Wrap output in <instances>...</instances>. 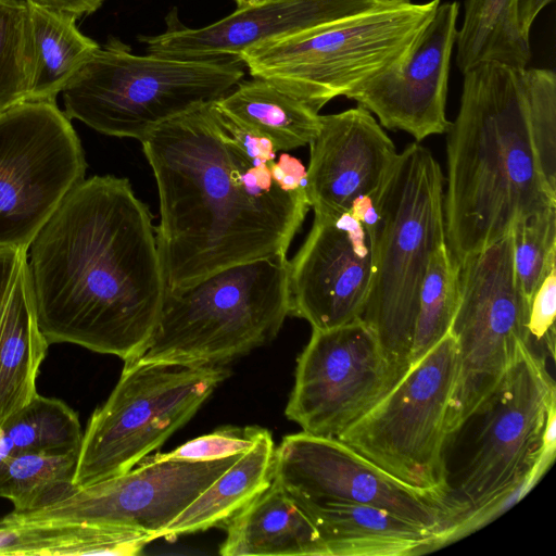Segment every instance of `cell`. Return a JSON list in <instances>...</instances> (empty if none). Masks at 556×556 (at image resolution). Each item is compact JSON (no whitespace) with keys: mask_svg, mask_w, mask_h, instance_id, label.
Segmentation results:
<instances>
[{"mask_svg":"<svg viewBox=\"0 0 556 556\" xmlns=\"http://www.w3.org/2000/svg\"><path fill=\"white\" fill-rule=\"evenodd\" d=\"M27 252L33 300L48 342L135 357L152 336L167 289L148 206L129 181L85 178Z\"/></svg>","mask_w":556,"mask_h":556,"instance_id":"obj_1","label":"cell"},{"mask_svg":"<svg viewBox=\"0 0 556 556\" xmlns=\"http://www.w3.org/2000/svg\"><path fill=\"white\" fill-rule=\"evenodd\" d=\"M456 371L450 331L338 439L403 482L452 496L444 450Z\"/></svg>","mask_w":556,"mask_h":556,"instance_id":"obj_9","label":"cell"},{"mask_svg":"<svg viewBox=\"0 0 556 556\" xmlns=\"http://www.w3.org/2000/svg\"><path fill=\"white\" fill-rule=\"evenodd\" d=\"M529 301L518 285L511 231L459 265V303L451 327L457 371L450 400L448 440L481 408L527 344Z\"/></svg>","mask_w":556,"mask_h":556,"instance_id":"obj_10","label":"cell"},{"mask_svg":"<svg viewBox=\"0 0 556 556\" xmlns=\"http://www.w3.org/2000/svg\"><path fill=\"white\" fill-rule=\"evenodd\" d=\"M299 507L317 529L329 556H410L446 545L444 532L384 508L342 502Z\"/></svg>","mask_w":556,"mask_h":556,"instance_id":"obj_21","label":"cell"},{"mask_svg":"<svg viewBox=\"0 0 556 556\" xmlns=\"http://www.w3.org/2000/svg\"><path fill=\"white\" fill-rule=\"evenodd\" d=\"M27 251L0 249V427L37 394L49 346L37 320Z\"/></svg>","mask_w":556,"mask_h":556,"instance_id":"obj_20","label":"cell"},{"mask_svg":"<svg viewBox=\"0 0 556 556\" xmlns=\"http://www.w3.org/2000/svg\"><path fill=\"white\" fill-rule=\"evenodd\" d=\"M386 3H389V4H392V5H396V4H403V3H408L410 2V0H381Z\"/></svg>","mask_w":556,"mask_h":556,"instance_id":"obj_41","label":"cell"},{"mask_svg":"<svg viewBox=\"0 0 556 556\" xmlns=\"http://www.w3.org/2000/svg\"><path fill=\"white\" fill-rule=\"evenodd\" d=\"M262 430L260 427H225L190 440L169 453L156 455L162 458L187 460L226 458L249 451Z\"/></svg>","mask_w":556,"mask_h":556,"instance_id":"obj_33","label":"cell"},{"mask_svg":"<svg viewBox=\"0 0 556 556\" xmlns=\"http://www.w3.org/2000/svg\"><path fill=\"white\" fill-rule=\"evenodd\" d=\"M1 429L12 455L77 452L83 439L77 414L63 401L38 393Z\"/></svg>","mask_w":556,"mask_h":556,"instance_id":"obj_29","label":"cell"},{"mask_svg":"<svg viewBox=\"0 0 556 556\" xmlns=\"http://www.w3.org/2000/svg\"><path fill=\"white\" fill-rule=\"evenodd\" d=\"M390 5L381 0H266L200 28L187 27L169 13L165 31L139 40L159 56L239 60L249 48Z\"/></svg>","mask_w":556,"mask_h":556,"instance_id":"obj_18","label":"cell"},{"mask_svg":"<svg viewBox=\"0 0 556 556\" xmlns=\"http://www.w3.org/2000/svg\"><path fill=\"white\" fill-rule=\"evenodd\" d=\"M444 187L440 164L416 141L399 153L380 193L376 269L362 319L401 376L408 369L430 257L446 243Z\"/></svg>","mask_w":556,"mask_h":556,"instance_id":"obj_6","label":"cell"},{"mask_svg":"<svg viewBox=\"0 0 556 556\" xmlns=\"http://www.w3.org/2000/svg\"><path fill=\"white\" fill-rule=\"evenodd\" d=\"M556 265L552 266L528 303L527 345L555 355Z\"/></svg>","mask_w":556,"mask_h":556,"instance_id":"obj_34","label":"cell"},{"mask_svg":"<svg viewBox=\"0 0 556 556\" xmlns=\"http://www.w3.org/2000/svg\"><path fill=\"white\" fill-rule=\"evenodd\" d=\"M243 454V453H242ZM241 454L213 460L154 455L127 472L75 488L34 511L4 516L2 522L93 521L155 535L189 506Z\"/></svg>","mask_w":556,"mask_h":556,"instance_id":"obj_15","label":"cell"},{"mask_svg":"<svg viewBox=\"0 0 556 556\" xmlns=\"http://www.w3.org/2000/svg\"><path fill=\"white\" fill-rule=\"evenodd\" d=\"M25 0H0V113L27 100Z\"/></svg>","mask_w":556,"mask_h":556,"instance_id":"obj_32","label":"cell"},{"mask_svg":"<svg viewBox=\"0 0 556 556\" xmlns=\"http://www.w3.org/2000/svg\"><path fill=\"white\" fill-rule=\"evenodd\" d=\"M213 103L237 126L269 139L276 151L309 144L320 126L317 111L262 78L240 81Z\"/></svg>","mask_w":556,"mask_h":556,"instance_id":"obj_25","label":"cell"},{"mask_svg":"<svg viewBox=\"0 0 556 556\" xmlns=\"http://www.w3.org/2000/svg\"><path fill=\"white\" fill-rule=\"evenodd\" d=\"M238 8L256 4L266 0H233Z\"/></svg>","mask_w":556,"mask_h":556,"instance_id":"obj_40","label":"cell"},{"mask_svg":"<svg viewBox=\"0 0 556 556\" xmlns=\"http://www.w3.org/2000/svg\"><path fill=\"white\" fill-rule=\"evenodd\" d=\"M243 76L238 59L137 55L110 37L62 90L63 112L101 134L141 140L162 124L224 97Z\"/></svg>","mask_w":556,"mask_h":556,"instance_id":"obj_5","label":"cell"},{"mask_svg":"<svg viewBox=\"0 0 556 556\" xmlns=\"http://www.w3.org/2000/svg\"><path fill=\"white\" fill-rule=\"evenodd\" d=\"M457 1L439 3L404 53L344 97L356 101L382 127L403 130L421 141L446 134L445 105L453 48L457 39Z\"/></svg>","mask_w":556,"mask_h":556,"instance_id":"obj_17","label":"cell"},{"mask_svg":"<svg viewBox=\"0 0 556 556\" xmlns=\"http://www.w3.org/2000/svg\"><path fill=\"white\" fill-rule=\"evenodd\" d=\"M447 130L446 245L459 266L521 218L556 206V154L532 114L526 67L483 62L464 74Z\"/></svg>","mask_w":556,"mask_h":556,"instance_id":"obj_3","label":"cell"},{"mask_svg":"<svg viewBox=\"0 0 556 556\" xmlns=\"http://www.w3.org/2000/svg\"><path fill=\"white\" fill-rule=\"evenodd\" d=\"M273 481L298 505L366 504L442 531L447 536L466 509L451 495L413 486L332 437L300 432L275 448Z\"/></svg>","mask_w":556,"mask_h":556,"instance_id":"obj_13","label":"cell"},{"mask_svg":"<svg viewBox=\"0 0 556 556\" xmlns=\"http://www.w3.org/2000/svg\"><path fill=\"white\" fill-rule=\"evenodd\" d=\"M510 231L518 285L529 301L551 267L556 265V206L521 218Z\"/></svg>","mask_w":556,"mask_h":556,"instance_id":"obj_31","label":"cell"},{"mask_svg":"<svg viewBox=\"0 0 556 556\" xmlns=\"http://www.w3.org/2000/svg\"><path fill=\"white\" fill-rule=\"evenodd\" d=\"M377 235L350 211L314 213L311 231L290 262V315L313 329L362 318L376 269Z\"/></svg>","mask_w":556,"mask_h":556,"instance_id":"obj_16","label":"cell"},{"mask_svg":"<svg viewBox=\"0 0 556 556\" xmlns=\"http://www.w3.org/2000/svg\"><path fill=\"white\" fill-rule=\"evenodd\" d=\"M78 457L71 453H22L10 456L0 470V497L12 502L14 513L43 508L75 490Z\"/></svg>","mask_w":556,"mask_h":556,"instance_id":"obj_28","label":"cell"},{"mask_svg":"<svg viewBox=\"0 0 556 556\" xmlns=\"http://www.w3.org/2000/svg\"><path fill=\"white\" fill-rule=\"evenodd\" d=\"M401 377L362 318L313 329L298 358L286 416L304 432L338 438Z\"/></svg>","mask_w":556,"mask_h":556,"instance_id":"obj_14","label":"cell"},{"mask_svg":"<svg viewBox=\"0 0 556 556\" xmlns=\"http://www.w3.org/2000/svg\"><path fill=\"white\" fill-rule=\"evenodd\" d=\"M37 4L65 11L78 18L98 11L106 0H25Z\"/></svg>","mask_w":556,"mask_h":556,"instance_id":"obj_37","label":"cell"},{"mask_svg":"<svg viewBox=\"0 0 556 556\" xmlns=\"http://www.w3.org/2000/svg\"><path fill=\"white\" fill-rule=\"evenodd\" d=\"M28 93L26 101H56L74 74L100 46L84 35L72 13L26 1Z\"/></svg>","mask_w":556,"mask_h":556,"instance_id":"obj_23","label":"cell"},{"mask_svg":"<svg viewBox=\"0 0 556 556\" xmlns=\"http://www.w3.org/2000/svg\"><path fill=\"white\" fill-rule=\"evenodd\" d=\"M555 406L556 388L545 356L521 343L502 380L473 415L481 417L480 428L452 491L466 513L515 489L536 467H551L556 443L542 438Z\"/></svg>","mask_w":556,"mask_h":556,"instance_id":"obj_11","label":"cell"},{"mask_svg":"<svg viewBox=\"0 0 556 556\" xmlns=\"http://www.w3.org/2000/svg\"><path fill=\"white\" fill-rule=\"evenodd\" d=\"M220 116L232 138L254 163L271 164L275 161L277 151L269 139L237 126L222 114Z\"/></svg>","mask_w":556,"mask_h":556,"instance_id":"obj_35","label":"cell"},{"mask_svg":"<svg viewBox=\"0 0 556 556\" xmlns=\"http://www.w3.org/2000/svg\"><path fill=\"white\" fill-rule=\"evenodd\" d=\"M270 173L275 184L287 192L306 190L307 169L294 156L280 154L278 161L270 164Z\"/></svg>","mask_w":556,"mask_h":556,"instance_id":"obj_36","label":"cell"},{"mask_svg":"<svg viewBox=\"0 0 556 556\" xmlns=\"http://www.w3.org/2000/svg\"><path fill=\"white\" fill-rule=\"evenodd\" d=\"M275 444L263 429L254 445L215 479L156 535L174 539L227 525L273 481Z\"/></svg>","mask_w":556,"mask_h":556,"instance_id":"obj_24","label":"cell"},{"mask_svg":"<svg viewBox=\"0 0 556 556\" xmlns=\"http://www.w3.org/2000/svg\"><path fill=\"white\" fill-rule=\"evenodd\" d=\"M306 193L314 213L339 215L354 200L378 193L399 152L381 125L362 105L320 115L309 142Z\"/></svg>","mask_w":556,"mask_h":556,"instance_id":"obj_19","label":"cell"},{"mask_svg":"<svg viewBox=\"0 0 556 556\" xmlns=\"http://www.w3.org/2000/svg\"><path fill=\"white\" fill-rule=\"evenodd\" d=\"M459 303V266L446 243L431 255L418 302L408 368L450 332Z\"/></svg>","mask_w":556,"mask_h":556,"instance_id":"obj_30","label":"cell"},{"mask_svg":"<svg viewBox=\"0 0 556 556\" xmlns=\"http://www.w3.org/2000/svg\"><path fill=\"white\" fill-rule=\"evenodd\" d=\"M10 456H12V451H11L9 444L7 443V441L2 434L1 427H0V470L2 469L5 460Z\"/></svg>","mask_w":556,"mask_h":556,"instance_id":"obj_39","label":"cell"},{"mask_svg":"<svg viewBox=\"0 0 556 556\" xmlns=\"http://www.w3.org/2000/svg\"><path fill=\"white\" fill-rule=\"evenodd\" d=\"M440 0L382 7L245 50L239 60L315 111L399 59Z\"/></svg>","mask_w":556,"mask_h":556,"instance_id":"obj_7","label":"cell"},{"mask_svg":"<svg viewBox=\"0 0 556 556\" xmlns=\"http://www.w3.org/2000/svg\"><path fill=\"white\" fill-rule=\"evenodd\" d=\"M5 556L138 555L154 541L150 533L93 521L2 522Z\"/></svg>","mask_w":556,"mask_h":556,"instance_id":"obj_26","label":"cell"},{"mask_svg":"<svg viewBox=\"0 0 556 556\" xmlns=\"http://www.w3.org/2000/svg\"><path fill=\"white\" fill-rule=\"evenodd\" d=\"M140 142L157 186L155 232L167 288L287 254L311 207L306 190L280 189L270 164L244 153L213 102L162 124Z\"/></svg>","mask_w":556,"mask_h":556,"instance_id":"obj_2","label":"cell"},{"mask_svg":"<svg viewBox=\"0 0 556 556\" xmlns=\"http://www.w3.org/2000/svg\"><path fill=\"white\" fill-rule=\"evenodd\" d=\"M554 0H516L517 22L521 35L530 40L531 26L539 13Z\"/></svg>","mask_w":556,"mask_h":556,"instance_id":"obj_38","label":"cell"},{"mask_svg":"<svg viewBox=\"0 0 556 556\" xmlns=\"http://www.w3.org/2000/svg\"><path fill=\"white\" fill-rule=\"evenodd\" d=\"M464 21L457 31L456 64L464 74L490 61L526 67L530 40L520 33L516 0H465Z\"/></svg>","mask_w":556,"mask_h":556,"instance_id":"obj_27","label":"cell"},{"mask_svg":"<svg viewBox=\"0 0 556 556\" xmlns=\"http://www.w3.org/2000/svg\"><path fill=\"white\" fill-rule=\"evenodd\" d=\"M83 433L75 488L123 475L160 447L228 377L224 365L124 362Z\"/></svg>","mask_w":556,"mask_h":556,"instance_id":"obj_8","label":"cell"},{"mask_svg":"<svg viewBox=\"0 0 556 556\" xmlns=\"http://www.w3.org/2000/svg\"><path fill=\"white\" fill-rule=\"evenodd\" d=\"M290 314L286 254L236 264L167 288L152 336L125 362L225 365L271 341Z\"/></svg>","mask_w":556,"mask_h":556,"instance_id":"obj_4","label":"cell"},{"mask_svg":"<svg viewBox=\"0 0 556 556\" xmlns=\"http://www.w3.org/2000/svg\"><path fill=\"white\" fill-rule=\"evenodd\" d=\"M86 168L56 101H25L0 113V249L28 250Z\"/></svg>","mask_w":556,"mask_h":556,"instance_id":"obj_12","label":"cell"},{"mask_svg":"<svg viewBox=\"0 0 556 556\" xmlns=\"http://www.w3.org/2000/svg\"><path fill=\"white\" fill-rule=\"evenodd\" d=\"M226 527L223 556H329L311 519L274 481Z\"/></svg>","mask_w":556,"mask_h":556,"instance_id":"obj_22","label":"cell"}]
</instances>
